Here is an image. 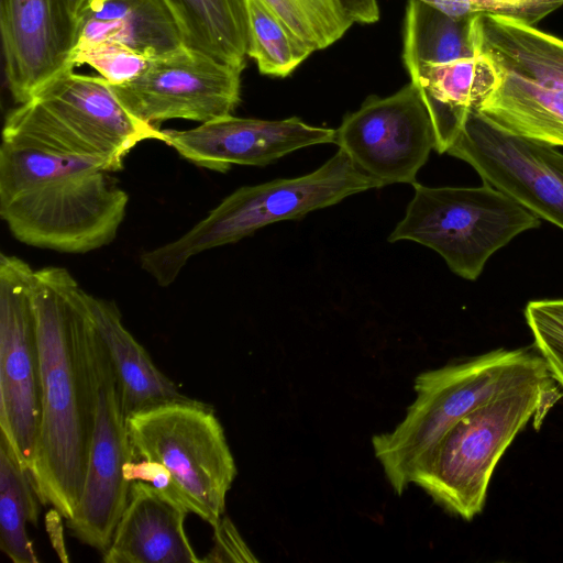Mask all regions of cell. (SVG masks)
<instances>
[{
  "instance_id": "1",
  "label": "cell",
  "mask_w": 563,
  "mask_h": 563,
  "mask_svg": "<svg viewBox=\"0 0 563 563\" xmlns=\"http://www.w3.org/2000/svg\"><path fill=\"white\" fill-rule=\"evenodd\" d=\"M87 292L64 267L34 271L32 298L41 420L30 473L40 503L74 517L87 476L95 417Z\"/></svg>"
},
{
  "instance_id": "2",
  "label": "cell",
  "mask_w": 563,
  "mask_h": 563,
  "mask_svg": "<svg viewBox=\"0 0 563 563\" xmlns=\"http://www.w3.org/2000/svg\"><path fill=\"white\" fill-rule=\"evenodd\" d=\"M91 158L2 135L0 216L20 242L63 253L110 244L129 196Z\"/></svg>"
},
{
  "instance_id": "3",
  "label": "cell",
  "mask_w": 563,
  "mask_h": 563,
  "mask_svg": "<svg viewBox=\"0 0 563 563\" xmlns=\"http://www.w3.org/2000/svg\"><path fill=\"white\" fill-rule=\"evenodd\" d=\"M550 375L543 358L526 349H498L465 362L421 373L404 419L372 440L375 457L397 495L443 434L499 394Z\"/></svg>"
},
{
  "instance_id": "4",
  "label": "cell",
  "mask_w": 563,
  "mask_h": 563,
  "mask_svg": "<svg viewBox=\"0 0 563 563\" xmlns=\"http://www.w3.org/2000/svg\"><path fill=\"white\" fill-rule=\"evenodd\" d=\"M377 184L339 151L318 169L296 178L244 186L225 197L177 240L141 255V267L161 287L178 277L190 257L230 243L282 220L299 219Z\"/></svg>"
},
{
  "instance_id": "5",
  "label": "cell",
  "mask_w": 563,
  "mask_h": 563,
  "mask_svg": "<svg viewBox=\"0 0 563 563\" xmlns=\"http://www.w3.org/2000/svg\"><path fill=\"white\" fill-rule=\"evenodd\" d=\"M551 375L510 388L455 422L415 473L412 484L452 515L472 520L485 505L495 467L532 419L539 428L561 397Z\"/></svg>"
},
{
  "instance_id": "6",
  "label": "cell",
  "mask_w": 563,
  "mask_h": 563,
  "mask_svg": "<svg viewBox=\"0 0 563 563\" xmlns=\"http://www.w3.org/2000/svg\"><path fill=\"white\" fill-rule=\"evenodd\" d=\"M405 217L388 236L439 253L457 276L475 280L489 257L540 219L515 199L483 183L479 187L413 184Z\"/></svg>"
},
{
  "instance_id": "7",
  "label": "cell",
  "mask_w": 563,
  "mask_h": 563,
  "mask_svg": "<svg viewBox=\"0 0 563 563\" xmlns=\"http://www.w3.org/2000/svg\"><path fill=\"white\" fill-rule=\"evenodd\" d=\"M133 460L162 463L188 495L195 515L212 527L222 518L236 465L212 407L194 398L126 417Z\"/></svg>"
},
{
  "instance_id": "8",
  "label": "cell",
  "mask_w": 563,
  "mask_h": 563,
  "mask_svg": "<svg viewBox=\"0 0 563 563\" xmlns=\"http://www.w3.org/2000/svg\"><path fill=\"white\" fill-rule=\"evenodd\" d=\"M32 267L0 255V433L30 471L41 420V374Z\"/></svg>"
},
{
  "instance_id": "9",
  "label": "cell",
  "mask_w": 563,
  "mask_h": 563,
  "mask_svg": "<svg viewBox=\"0 0 563 563\" xmlns=\"http://www.w3.org/2000/svg\"><path fill=\"white\" fill-rule=\"evenodd\" d=\"M96 327V324H95ZM95 417L82 495L67 527L101 553L109 547L128 501L123 465L133 460L117 375L97 328L89 344Z\"/></svg>"
},
{
  "instance_id": "10",
  "label": "cell",
  "mask_w": 563,
  "mask_h": 563,
  "mask_svg": "<svg viewBox=\"0 0 563 563\" xmlns=\"http://www.w3.org/2000/svg\"><path fill=\"white\" fill-rule=\"evenodd\" d=\"M243 70L185 44L153 57L133 79L110 85L122 106L146 123H207L233 115L241 101Z\"/></svg>"
},
{
  "instance_id": "11",
  "label": "cell",
  "mask_w": 563,
  "mask_h": 563,
  "mask_svg": "<svg viewBox=\"0 0 563 563\" xmlns=\"http://www.w3.org/2000/svg\"><path fill=\"white\" fill-rule=\"evenodd\" d=\"M334 143L382 188L416 184L437 137L422 95L410 81L390 96H368L356 111L346 113Z\"/></svg>"
},
{
  "instance_id": "12",
  "label": "cell",
  "mask_w": 563,
  "mask_h": 563,
  "mask_svg": "<svg viewBox=\"0 0 563 563\" xmlns=\"http://www.w3.org/2000/svg\"><path fill=\"white\" fill-rule=\"evenodd\" d=\"M446 154L563 230V153L554 146L510 133L472 111Z\"/></svg>"
},
{
  "instance_id": "13",
  "label": "cell",
  "mask_w": 563,
  "mask_h": 563,
  "mask_svg": "<svg viewBox=\"0 0 563 563\" xmlns=\"http://www.w3.org/2000/svg\"><path fill=\"white\" fill-rule=\"evenodd\" d=\"M0 31L8 87L19 104L74 70L76 22L63 0H0Z\"/></svg>"
},
{
  "instance_id": "14",
  "label": "cell",
  "mask_w": 563,
  "mask_h": 563,
  "mask_svg": "<svg viewBox=\"0 0 563 563\" xmlns=\"http://www.w3.org/2000/svg\"><path fill=\"white\" fill-rule=\"evenodd\" d=\"M164 133L165 143L183 158L220 173L232 165L265 166L299 148L335 140L334 129L310 125L297 117L263 120L229 115Z\"/></svg>"
},
{
  "instance_id": "15",
  "label": "cell",
  "mask_w": 563,
  "mask_h": 563,
  "mask_svg": "<svg viewBox=\"0 0 563 563\" xmlns=\"http://www.w3.org/2000/svg\"><path fill=\"white\" fill-rule=\"evenodd\" d=\"M31 100L89 143L111 172L123 168L125 156L139 143L166 141L164 131L131 114L101 76L68 70L41 88Z\"/></svg>"
},
{
  "instance_id": "16",
  "label": "cell",
  "mask_w": 563,
  "mask_h": 563,
  "mask_svg": "<svg viewBox=\"0 0 563 563\" xmlns=\"http://www.w3.org/2000/svg\"><path fill=\"white\" fill-rule=\"evenodd\" d=\"M188 511L152 485L134 481L104 563H199L185 531Z\"/></svg>"
},
{
  "instance_id": "17",
  "label": "cell",
  "mask_w": 563,
  "mask_h": 563,
  "mask_svg": "<svg viewBox=\"0 0 563 563\" xmlns=\"http://www.w3.org/2000/svg\"><path fill=\"white\" fill-rule=\"evenodd\" d=\"M98 42H115L151 57L186 44L166 0H89L76 21L74 51Z\"/></svg>"
},
{
  "instance_id": "18",
  "label": "cell",
  "mask_w": 563,
  "mask_h": 563,
  "mask_svg": "<svg viewBox=\"0 0 563 563\" xmlns=\"http://www.w3.org/2000/svg\"><path fill=\"white\" fill-rule=\"evenodd\" d=\"M407 73L431 115L439 154L446 153L467 114L479 110L500 79L499 68L484 54L444 64H421Z\"/></svg>"
},
{
  "instance_id": "19",
  "label": "cell",
  "mask_w": 563,
  "mask_h": 563,
  "mask_svg": "<svg viewBox=\"0 0 563 563\" xmlns=\"http://www.w3.org/2000/svg\"><path fill=\"white\" fill-rule=\"evenodd\" d=\"M96 328L117 375L122 408L129 415L161 404L187 400L128 331L115 302L87 294Z\"/></svg>"
},
{
  "instance_id": "20",
  "label": "cell",
  "mask_w": 563,
  "mask_h": 563,
  "mask_svg": "<svg viewBox=\"0 0 563 563\" xmlns=\"http://www.w3.org/2000/svg\"><path fill=\"white\" fill-rule=\"evenodd\" d=\"M499 70L498 85L477 112L510 133L563 147V87Z\"/></svg>"
},
{
  "instance_id": "21",
  "label": "cell",
  "mask_w": 563,
  "mask_h": 563,
  "mask_svg": "<svg viewBox=\"0 0 563 563\" xmlns=\"http://www.w3.org/2000/svg\"><path fill=\"white\" fill-rule=\"evenodd\" d=\"M479 53L499 68L521 77L563 87V40L521 20L476 18Z\"/></svg>"
},
{
  "instance_id": "22",
  "label": "cell",
  "mask_w": 563,
  "mask_h": 563,
  "mask_svg": "<svg viewBox=\"0 0 563 563\" xmlns=\"http://www.w3.org/2000/svg\"><path fill=\"white\" fill-rule=\"evenodd\" d=\"M186 45L245 68L249 45L246 0H166Z\"/></svg>"
},
{
  "instance_id": "23",
  "label": "cell",
  "mask_w": 563,
  "mask_h": 563,
  "mask_svg": "<svg viewBox=\"0 0 563 563\" xmlns=\"http://www.w3.org/2000/svg\"><path fill=\"white\" fill-rule=\"evenodd\" d=\"M476 18H453L421 1L409 0L402 22L401 58L406 70L478 56Z\"/></svg>"
},
{
  "instance_id": "24",
  "label": "cell",
  "mask_w": 563,
  "mask_h": 563,
  "mask_svg": "<svg viewBox=\"0 0 563 563\" xmlns=\"http://www.w3.org/2000/svg\"><path fill=\"white\" fill-rule=\"evenodd\" d=\"M40 499L29 470L0 433V549L14 563H37L27 523L37 525Z\"/></svg>"
},
{
  "instance_id": "25",
  "label": "cell",
  "mask_w": 563,
  "mask_h": 563,
  "mask_svg": "<svg viewBox=\"0 0 563 563\" xmlns=\"http://www.w3.org/2000/svg\"><path fill=\"white\" fill-rule=\"evenodd\" d=\"M249 20L247 56L261 74L285 78L312 53L264 0H246Z\"/></svg>"
},
{
  "instance_id": "26",
  "label": "cell",
  "mask_w": 563,
  "mask_h": 563,
  "mask_svg": "<svg viewBox=\"0 0 563 563\" xmlns=\"http://www.w3.org/2000/svg\"><path fill=\"white\" fill-rule=\"evenodd\" d=\"M313 52L339 41L354 23L342 0H264Z\"/></svg>"
},
{
  "instance_id": "27",
  "label": "cell",
  "mask_w": 563,
  "mask_h": 563,
  "mask_svg": "<svg viewBox=\"0 0 563 563\" xmlns=\"http://www.w3.org/2000/svg\"><path fill=\"white\" fill-rule=\"evenodd\" d=\"M525 318L550 375L563 387V299L529 301Z\"/></svg>"
},
{
  "instance_id": "28",
  "label": "cell",
  "mask_w": 563,
  "mask_h": 563,
  "mask_svg": "<svg viewBox=\"0 0 563 563\" xmlns=\"http://www.w3.org/2000/svg\"><path fill=\"white\" fill-rule=\"evenodd\" d=\"M459 19L498 15L536 25L563 5V0H418Z\"/></svg>"
},
{
  "instance_id": "29",
  "label": "cell",
  "mask_w": 563,
  "mask_h": 563,
  "mask_svg": "<svg viewBox=\"0 0 563 563\" xmlns=\"http://www.w3.org/2000/svg\"><path fill=\"white\" fill-rule=\"evenodd\" d=\"M73 64L89 65L111 85L126 82L140 75L153 57L115 42H98L73 52Z\"/></svg>"
},
{
  "instance_id": "30",
  "label": "cell",
  "mask_w": 563,
  "mask_h": 563,
  "mask_svg": "<svg viewBox=\"0 0 563 563\" xmlns=\"http://www.w3.org/2000/svg\"><path fill=\"white\" fill-rule=\"evenodd\" d=\"M122 471L126 482H145L174 504L195 514V507L188 495L162 463L145 459L131 460L123 465Z\"/></svg>"
},
{
  "instance_id": "31",
  "label": "cell",
  "mask_w": 563,
  "mask_h": 563,
  "mask_svg": "<svg viewBox=\"0 0 563 563\" xmlns=\"http://www.w3.org/2000/svg\"><path fill=\"white\" fill-rule=\"evenodd\" d=\"M213 528V547L202 562L254 561L229 518L222 517Z\"/></svg>"
},
{
  "instance_id": "32",
  "label": "cell",
  "mask_w": 563,
  "mask_h": 563,
  "mask_svg": "<svg viewBox=\"0 0 563 563\" xmlns=\"http://www.w3.org/2000/svg\"><path fill=\"white\" fill-rule=\"evenodd\" d=\"M342 3L354 23L372 24L379 19L376 0H342Z\"/></svg>"
},
{
  "instance_id": "33",
  "label": "cell",
  "mask_w": 563,
  "mask_h": 563,
  "mask_svg": "<svg viewBox=\"0 0 563 563\" xmlns=\"http://www.w3.org/2000/svg\"><path fill=\"white\" fill-rule=\"evenodd\" d=\"M53 514V520H51L49 516H47V527L49 528V536H51V540H52V543L53 545L55 547L56 549V552L58 553V556L62 561H65L67 562L68 559H67V554H66V550H65V547H64V541H63V531L60 532H56L62 526H60V517L62 515L56 510L54 509L52 511Z\"/></svg>"
},
{
  "instance_id": "34",
  "label": "cell",
  "mask_w": 563,
  "mask_h": 563,
  "mask_svg": "<svg viewBox=\"0 0 563 563\" xmlns=\"http://www.w3.org/2000/svg\"><path fill=\"white\" fill-rule=\"evenodd\" d=\"M88 1L89 0H63V3L67 9L69 15L76 22L81 9Z\"/></svg>"
}]
</instances>
